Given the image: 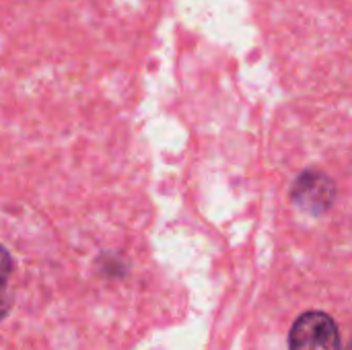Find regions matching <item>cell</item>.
Returning <instances> with one entry per match:
<instances>
[{
    "label": "cell",
    "mask_w": 352,
    "mask_h": 350,
    "mask_svg": "<svg viewBox=\"0 0 352 350\" xmlns=\"http://www.w3.org/2000/svg\"><path fill=\"white\" fill-rule=\"evenodd\" d=\"M289 350H342L340 324L322 309L301 314L289 328Z\"/></svg>",
    "instance_id": "obj_1"
},
{
    "label": "cell",
    "mask_w": 352,
    "mask_h": 350,
    "mask_svg": "<svg viewBox=\"0 0 352 350\" xmlns=\"http://www.w3.org/2000/svg\"><path fill=\"white\" fill-rule=\"evenodd\" d=\"M336 198H338L336 182L326 171L316 167L305 169L291 186L293 204L309 217H322L330 212Z\"/></svg>",
    "instance_id": "obj_2"
}]
</instances>
